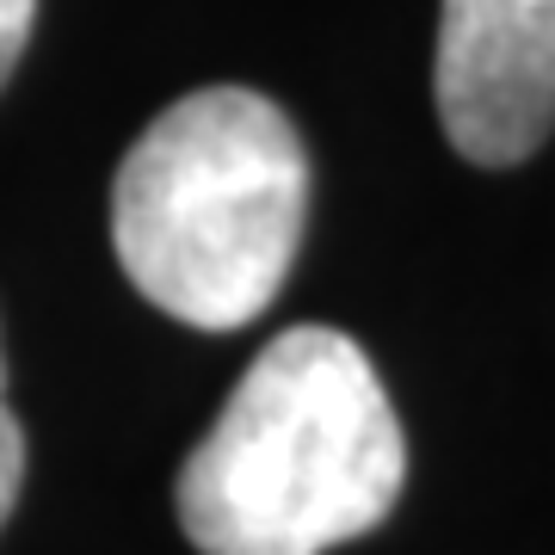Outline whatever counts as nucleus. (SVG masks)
I'll return each mask as SVG.
<instances>
[{"mask_svg": "<svg viewBox=\"0 0 555 555\" xmlns=\"http://www.w3.org/2000/svg\"><path fill=\"white\" fill-rule=\"evenodd\" d=\"M309 217L297 124L254 87H198L160 112L112 179L124 278L185 327H247L291 278Z\"/></svg>", "mask_w": 555, "mask_h": 555, "instance_id": "2", "label": "nucleus"}, {"mask_svg": "<svg viewBox=\"0 0 555 555\" xmlns=\"http://www.w3.org/2000/svg\"><path fill=\"white\" fill-rule=\"evenodd\" d=\"M20 481H25V433L7 408V389H0V525L20 506Z\"/></svg>", "mask_w": 555, "mask_h": 555, "instance_id": "4", "label": "nucleus"}, {"mask_svg": "<svg viewBox=\"0 0 555 555\" xmlns=\"http://www.w3.org/2000/svg\"><path fill=\"white\" fill-rule=\"evenodd\" d=\"M31 20H38V0H0V87L13 80L25 56V38H31Z\"/></svg>", "mask_w": 555, "mask_h": 555, "instance_id": "5", "label": "nucleus"}, {"mask_svg": "<svg viewBox=\"0 0 555 555\" xmlns=\"http://www.w3.org/2000/svg\"><path fill=\"white\" fill-rule=\"evenodd\" d=\"M433 93L463 160H531L555 124V0H444Z\"/></svg>", "mask_w": 555, "mask_h": 555, "instance_id": "3", "label": "nucleus"}, {"mask_svg": "<svg viewBox=\"0 0 555 555\" xmlns=\"http://www.w3.org/2000/svg\"><path fill=\"white\" fill-rule=\"evenodd\" d=\"M401 481V420L364 346L284 327L185 456L173 500L198 555H327L377 531Z\"/></svg>", "mask_w": 555, "mask_h": 555, "instance_id": "1", "label": "nucleus"}, {"mask_svg": "<svg viewBox=\"0 0 555 555\" xmlns=\"http://www.w3.org/2000/svg\"><path fill=\"white\" fill-rule=\"evenodd\" d=\"M0 389H7V352H0Z\"/></svg>", "mask_w": 555, "mask_h": 555, "instance_id": "6", "label": "nucleus"}]
</instances>
